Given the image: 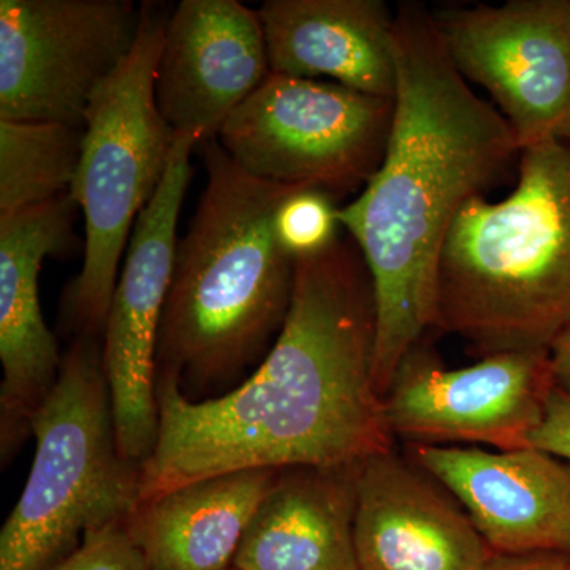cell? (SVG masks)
<instances>
[{
  "label": "cell",
  "instance_id": "2",
  "mask_svg": "<svg viewBox=\"0 0 570 570\" xmlns=\"http://www.w3.org/2000/svg\"><path fill=\"white\" fill-rule=\"evenodd\" d=\"M395 115L384 160L337 209L373 279L374 384L385 396L397 366L436 322L438 272L461 209L520 157L504 116L479 97L445 50L434 11L395 10Z\"/></svg>",
  "mask_w": 570,
  "mask_h": 570
},
{
  "label": "cell",
  "instance_id": "1",
  "mask_svg": "<svg viewBox=\"0 0 570 570\" xmlns=\"http://www.w3.org/2000/svg\"><path fill=\"white\" fill-rule=\"evenodd\" d=\"M374 347L373 279L341 232L321 253L296 258L283 328L242 385L195 401L159 374V434L141 464L140 502L225 472L356 466L390 452L395 436L374 384Z\"/></svg>",
  "mask_w": 570,
  "mask_h": 570
},
{
  "label": "cell",
  "instance_id": "18",
  "mask_svg": "<svg viewBox=\"0 0 570 570\" xmlns=\"http://www.w3.org/2000/svg\"><path fill=\"white\" fill-rule=\"evenodd\" d=\"M281 469H245L142 501L127 530L149 570H230L255 510Z\"/></svg>",
  "mask_w": 570,
  "mask_h": 570
},
{
  "label": "cell",
  "instance_id": "23",
  "mask_svg": "<svg viewBox=\"0 0 570 570\" xmlns=\"http://www.w3.org/2000/svg\"><path fill=\"white\" fill-rule=\"evenodd\" d=\"M569 554H493L485 570H568Z\"/></svg>",
  "mask_w": 570,
  "mask_h": 570
},
{
  "label": "cell",
  "instance_id": "6",
  "mask_svg": "<svg viewBox=\"0 0 570 570\" xmlns=\"http://www.w3.org/2000/svg\"><path fill=\"white\" fill-rule=\"evenodd\" d=\"M168 17L159 3H141L132 51L97 89L86 112L69 190L85 216V257L67 295V313L81 335L104 332L135 224L174 154L178 134L165 122L154 91Z\"/></svg>",
  "mask_w": 570,
  "mask_h": 570
},
{
  "label": "cell",
  "instance_id": "26",
  "mask_svg": "<svg viewBox=\"0 0 570 570\" xmlns=\"http://www.w3.org/2000/svg\"><path fill=\"white\" fill-rule=\"evenodd\" d=\"M230 570H235V569H230Z\"/></svg>",
  "mask_w": 570,
  "mask_h": 570
},
{
  "label": "cell",
  "instance_id": "21",
  "mask_svg": "<svg viewBox=\"0 0 570 570\" xmlns=\"http://www.w3.org/2000/svg\"><path fill=\"white\" fill-rule=\"evenodd\" d=\"M48 570H149L140 549L130 538L127 523L91 531L81 546Z\"/></svg>",
  "mask_w": 570,
  "mask_h": 570
},
{
  "label": "cell",
  "instance_id": "14",
  "mask_svg": "<svg viewBox=\"0 0 570 570\" xmlns=\"http://www.w3.org/2000/svg\"><path fill=\"white\" fill-rule=\"evenodd\" d=\"M70 195L0 216V387L3 452L31 433V420L58 382L63 358L41 313L39 276L48 255L71 247Z\"/></svg>",
  "mask_w": 570,
  "mask_h": 570
},
{
  "label": "cell",
  "instance_id": "16",
  "mask_svg": "<svg viewBox=\"0 0 570 570\" xmlns=\"http://www.w3.org/2000/svg\"><path fill=\"white\" fill-rule=\"evenodd\" d=\"M272 73L330 78L395 99V11L382 0H266L257 10Z\"/></svg>",
  "mask_w": 570,
  "mask_h": 570
},
{
  "label": "cell",
  "instance_id": "13",
  "mask_svg": "<svg viewBox=\"0 0 570 570\" xmlns=\"http://www.w3.org/2000/svg\"><path fill=\"white\" fill-rule=\"evenodd\" d=\"M409 459L460 502L497 554L570 557V464L534 448L407 444Z\"/></svg>",
  "mask_w": 570,
  "mask_h": 570
},
{
  "label": "cell",
  "instance_id": "15",
  "mask_svg": "<svg viewBox=\"0 0 570 570\" xmlns=\"http://www.w3.org/2000/svg\"><path fill=\"white\" fill-rule=\"evenodd\" d=\"M358 570H485L493 550L459 501L393 450L356 474Z\"/></svg>",
  "mask_w": 570,
  "mask_h": 570
},
{
  "label": "cell",
  "instance_id": "9",
  "mask_svg": "<svg viewBox=\"0 0 570 570\" xmlns=\"http://www.w3.org/2000/svg\"><path fill=\"white\" fill-rule=\"evenodd\" d=\"M195 146L194 135H176L167 175L135 224L105 322L102 360L116 438L122 455L140 464L159 434L157 351Z\"/></svg>",
  "mask_w": 570,
  "mask_h": 570
},
{
  "label": "cell",
  "instance_id": "24",
  "mask_svg": "<svg viewBox=\"0 0 570 570\" xmlns=\"http://www.w3.org/2000/svg\"><path fill=\"white\" fill-rule=\"evenodd\" d=\"M550 360L557 387L570 395V326L551 344Z\"/></svg>",
  "mask_w": 570,
  "mask_h": 570
},
{
  "label": "cell",
  "instance_id": "4",
  "mask_svg": "<svg viewBox=\"0 0 570 570\" xmlns=\"http://www.w3.org/2000/svg\"><path fill=\"white\" fill-rule=\"evenodd\" d=\"M436 328L479 355L550 351L570 326V140L521 149L501 202H469L442 250Z\"/></svg>",
  "mask_w": 570,
  "mask_h": 570
},
{
  "label": "cell",
  "instance_id": "11",
  "mask_svg": "<svg viewBox=\"0 0 570 570\" xmlns=\"http://www.w3.org/2000/svg\"><path fill=\"white\" fill-rule=\"evenodd\" d=\"M554 387L550 351L502 352L445 370L423 337L397 366L385 417L407 444L519 450L531 448Z\"/></svg>",
  "mask_w": 570,
  "mask_h": 570
},
{
  "label": "cell",
  "instance_id": "3",
  "mask_svg": "<svg viewBox=\"0 0 570 570\" xmlns=\"http://www.w3.org/2000/svg\"><path fill=\"white\" fill-rule=\"evenodd\" d=\"M206 184L160 324L157 370L194 387L223 384L264 360L283 328L295 258L277 242L281 204L303 187L246 174L217 140L204 145Z\"/></svg>",
  "mask_w": 570,
  "mask_h": 570
},
{
  "label": "cell",
  "instance_id": "20",
  "mask_svg": "<svg viewBox=\"0 0 570 570\" xmlns=\"http://www.w3.org/2000/svg\"><path fill=\"white\" fill-rule=\"evenodd\" d=\"M336 200L318 190L296 189L276 213L277 242L292 258L321 253L343 228L337 223Z\"/></svg>",
  "mask_w": 570,
  "mask_h": 570
},
{
  "label": "cell",
  "instance_id": "7",
  "mask_svg": "<svg viewBox=\"0 0 570 570\" xmlns=\"http://www.w3.org/2000/svg\"><path fill=\"white\" fill-rule=\"evenodd\" d=\"M395 99L272 73L217 141L246 174L340 200L358 195L387 151Z\"/></svg>",
  "mask_w": 570,
  "mask_h": 570
},
{
  "label": "cell",
  "instance_id": "17",
  "mask_svg": "<svg viewBox=\"0 0 570 570\" xmlns=\"http://www.w3.org/2000/svg\"><path fill=\"white\" fill-rule=\"evenodd\" d=\"M360 464L281 469L255 510L232 569L358 570L354 523Z\"/></svg>",
  "mask_w": 570,
  "mask_h": 570
},
{
  "label": "cell",
  "instance_id": "8",
  "mask_svg": "<svg viewBox=\"0 0 570 570\" xmlns=\"http://www.w3.org/2000/svg\"><path fill=\"white\" fill-rule=\"evenodd\" d=\"M132 0H2L0 119L85 129L97 89L132 51Z\"/></svg>",
  "mask_w": 570,
  "mask_h": 570
},
{
  "label": "cell",
  "instance_id": "5",
  "mask_svg": "<svg viewBox=\"0 0 570 570\" xmlns=\"http://www.w3.org/2000/svg\"><path fill=\"white\" fill-rule=\"evenodd\" d=\"M31 433L36 455L0 532V570H48L80 535L127 523L140 502L141 464L119 450L97 336L75 340Z\"/></svg>",
  "mask_w": 570,
  "mask_h": 570
},
{
  "label": "cell",
  "instance_id": "19",
  "mask_svg": "<svg viewBox=\"0 0 570 570\" xmlns=\"http://www.w3.org/2000/svg\"><path fill=\"white\" fill-rule=\"evenodd\" d=\"M85 129L0 119V216L69 194Z\"/></svg>",
  "mask_w": 570,
  "mask_h": 570
},
{
  "label": "cell",
  "instance_id": "12",
  "mask_svg": "<svg viewBox=\"0 0 570 570\" xmlns=\"http://www.w3.org/2000/svg\"><path fill=\"white\" fill-rule=\"evenodd\" d=\"M269 75L257 10L238 0H183L165 28L157 108L175 134L206 145Z\"/></svg>",
  "mask_w": 570,
  "mask_h": 570
},
{
  "label": "cell",
  "instance_id": "25",
  "mask_svg": "<svg viewBox=\"0 0 570 570\" xmlns=\"http://www.w3.org/2000/svg\"><path fill=\"white\" fill-rule=\"evenodd\" d=\"M568 570H570V566H569V569H568Z\"/></svg>",
  "mask_w": 570,
  "mask_h": 570
},
{
  "label": "cell",
  "instance_id": "10",
  "mask_svg": "<svg viewBox=\"0 0 570 570\" xmlns=\"http://www.w3.org/2000/svg\"><path fill=\"white\" fill-rule=\"evenodd\" d=\"M445 50L485 89L521 149L570 140V0H509L434 13Z\"/></svg>",
  "mask_w": 570,
  "mask_h": 570
},
{
  "label": "cell",
  "instance_id": "22",
  "mask_svg": "<svg viewBox=\"0 0 570 570\" xmlns=\"http://www.w3.org/2000/svg\"><path fill=\"white\" fill-rule=\"evenodd\" d=\"M531 448L550 453L570 464V395L554 387L546 414L530 439Z\"/></svg>",
  "mask_w": 570,
  "mask_h": 570
}]
</instances>
